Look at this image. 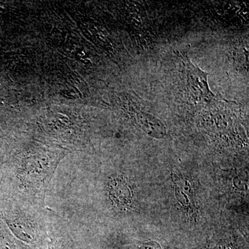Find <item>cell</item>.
Here are the masks:
<instances>
[{
  "label": "cell",
  "mask_w": 249,
  "mask_h": 249,
  "mask_svg": "<svg viewBox=\"0 0 249 249\" xmlns=\"http://www.w3.org/2000/svg\"><path fill=\"white\" fill-rule=\"evenodd\" d=\"M183 63L188 86L193 94L207 102L213 100L214 95L210 89L208 83L209 74L196 66L186 54L183 56Z\"/></svg>",
  "instance_id": "obj_1"
},
{
  "label": "cell",
  "mask_w": 249,
  "mask_h": 249,
  "mask_svg": "<svg viewBox=\"0 0 249 249\" xmlns=\"http://www.w3.org/2000/svg\"><path fill=\"white\" fill-rule=\"evenodd\" d=\"M136 121L140 128L153 138H163L166 134L164 124L151 114L139 111L136 114Z\"/></svg>",
  "instance_id": "obj_2"
},
{
  "label": "cell",
  "mask_w": 249,
  "mask_h": 249,
  "mask_svg": "<svg viewBox=\"0 0 249 249\" xmlns=\"http://www.w3.org/2000/svg\"><path fill=\"white\" fill-rule=\"evenodd\" d=\"M110 196L119 206H125L130 201V190L127 183L122 178L113 180L110 185Z\"/></svg>",
  "instance_id": "obj_3"
},
{
  "label": "cell",
  "mask_w": 249,
  "mask_h": 249,
  "mask_svg": "<svg viewBox=\"0 0 249 249\" xmlns=\"http://www.w3.org/2000/svg\"><path fill=\"white\" fill-rule=\"evenodd\" d=\"M137 249H163V248L157 242L150 241V242H143Z\"/></svg>",
  "instance_id": "obj_4"
}]
</instances>
